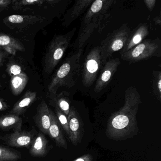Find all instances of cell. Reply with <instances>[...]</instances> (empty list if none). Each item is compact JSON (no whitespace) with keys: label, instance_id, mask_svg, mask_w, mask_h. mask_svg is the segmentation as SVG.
<instances>
[{"label":"cell","instance_id":"cell-5","mask_svg":"<svg viewBox=\"0 0 161 161\" xmlns=\"http://www.w3.org/2000/svg\"><path fill=\"white\" fill-rule=\"evenodd\" d=\"M131 33L130 28L125 24L107 35L99 47L102 65H104L114 53L122 49Z\"/></svg>","mask_w":161,"mask_h":161},{"label":"cell","instance_id":"cell-23","mask_svg":"<svg viewBox=\"0 0 161 161\" xmlns=\"http://www.w3.org/2000/svg\"><path fill=\"white\" fill-rule=\"evenodd\" d=\"M20 158L19 152L0 146V161H17Z\"/></svg>","mask_w":161,"mask_h":161},{"label":"cell","instance_id":"cell-22","mask_svg":"<svg viewBox=\"0 0 161 161\" xmlns=\"http://www.w3.org/2000/svg\"><path fill=\"white\" fill-rule=\"evenodd\" d=\"M28 77L24 72L12 76L11 79V91L13 95L18 96L24 90L28 82Z\"/></svg>","mask_w":161,"mask_h":161},{"label":"cell","instance_id":"cell-4","mask_svg":"<svg viewBox=\"0 0 161 161\" xmlns=\"http://www.w3.org/2000/svg\"><path fill=\"white\" fill-rule=\"evenodd\" d=\"M76 30V28H74L65 34L59 35L53 38L48 47L44 60V70L46 73H52L61 61Z\"/></svg>","mask_w":161,"mask_h":161},{"label":"cell","instance_id":"cell-33","mask_svg":"<svg viewBox=\"0 0 161 161\" xmlns=\"http://www.w3.org/2000/svg\"><path fill=\"white\" fill-rule=\"evenodd\" d=\"M0 87H1V84H0Z\"/></svg>","mask_w":161,"mask_h":161},{"label":"cell","instance_id":"cell-10","mask_svg":"<svg viewBox=\"0 0 161 161\" xmlns=\"http://www.w3.org/2000/svg\"><path fill=\"white\" fill-rule=\"evenodd\" d=\"M68 119L70 133L69 139L73 145L77 146L82 137L83 128L80 118L74 107L70 108Z\"/></svg>","mask_w":161,"mask_h":161},{"label":"cell","instance_id":"cell-19","mask_svg":"<svg viewBox=\"0 0 161 161\" xmlns=\"http://www.w3.org/2000/svg\"><path fill=\"white\" fill-rule=\"evenodd\" d=\"M48 150V141L44 134L40 133L34 138L30 150V153L35 157H42Z\"/></svg>","mask_w":161,"mask_h":161},{"label":"cell","instance_id":"cell-9","mask_svg":"<svg viewBox=\"0 0 161 161\" xmlns=\"http://www.w3.org/2000/svg\"><path fill=\"white\" fill-rule=\"evenodd\" d=\"M120 64L119 58H114L108 60L104 64V67L101 71V74L97 79L94 91L98 93L102 91L107 86L112 80L114 74L116 73L118 68Z\"/></svg>","mask_w":161,"mask_h":161},{"label":"cell","instance_id":"cell-16","mask_svg":"<svg viewBox=\"0 0 161 161\" xmlns=\"http://www.w3.org/2000/svg\"><path fill=\"white\" fill-rule=\"evenodd\" d=\"M50 0H14L12 1V8L14 11L21 12L39 9L48 5Z\"/></svg>","mask_w":161,"mask_h":161},{"label":"cell","instance_id":"cell-1","mask_svg":"<svg viewBox=\"0 0 161 161\" xmlns=\"http://www.w3.org/2000/svg\"><path fill=\"white\" fill-rule=\"evenodd\" d=\"M141 103L140 96L135 87L125 92L124 106L111 115L108 120L106 135L114 140L127 139L137 129L136 113Z\"/></svg>","mask_w":161,"mask_h":161},{"label":"cell","instance_id":"cell-6","mask_svg":"<svg viewBox=\"0 0 161 161\" xmlns=\"http://www.w3.org/2000/svg\"><path fill=\"white\" fill-rule=\"evenodd\" d=\"M161 40L159 38L147 39L124 53H120L121 59L130 63H134L153 56L160 57Z\"/></svg>","mask_w":161,"mask_h":161},{"label":"cell","instance_id":"cell-26","mask_svg":"<svg viewBox=\"0 0 161 161\" xmlns=\"http://www.w3.org/2000/svg\"><path fill=\"white\" fill-rule=\"evenodd\" d=\"M7 72L11 77L21 73L22 69L20 66L16 64H11L7 66Z\"/></svg>","mask_w":161,"mask_h":161},{"label":"cell","instance_id":"cell-12","mask_svg":"<svg viewBox=\"0 0 161 161\" xmlns=\"http://www.w3.org/2000/svg\"><path fill=\"white\" fill-rule=\"evenodd\" d=\"M93 2V0H79L76 1L64 16L62 25L64 27H68L87 10Z\"/></svg>","mask_w":161,"mask_h":161},{"label":"cell","instance_id":"cell-2","mask_svg":"<svg viewBox=\"0 0 161 161\" xmlns=\"http://www.w3.org/2000/svg\"><path fill=\"white\" fill-rule=\"evenodd\" d=\"M113 0H97L93 2L85 14L78 36L72 45L74 49H81L95 31H101L109 21L110 10Z\"/></svg>","mask_w":161,"mask_h":161},{"label":"cell","instance_id":"cell-7","mask_svg":"<svg viewBox=\"0 0 161 161\" xmlns=\"http://www.w3.org/2000/svg\"><path fill=\"white\" fill-rule=\"evenodd\" d=\"M102 64L99 47L92 49L86 55L83 65L82 82L85 87L91 86L100 70Z\"/></svg>","mask_w":161,"mask_h":161},{"label":"cell","instance_id":"cell-11","mask_svg":"<svg viewBox=\"0 0 161 161\" xmlns=\"http://www.w3.org/2000/svg\"><path fill=\"white\" fill-rule=\"evenodd\" d=\"M2 138L10 147L28 148L31 146L34 137L31 132L18 130Z\"/></svg>","mask_w":161,"mask_h":161},{"label":"cell","instance_id":"cell-29","mask_svg":"<svg viewBox=\"0 0 161 161\" xmlns=\"http://www.w3.org/2000/svg\"><path fill=\"white\" fill-rule=\"evenodd\" d=\"M144 2L146 3L147 7L148 8L149 10L151 12L155 6L156 1L155 0H145Z\"/></svg>","mask_w":161,"mask_h":161},{"label":"cell","instance_id":"cell-21","mask_svg":"<svg viewBox=\"0 0 161 161\" xmlns=\"http://www.w3.org/2000/svg\"><path fill=\"white\" fill-rule=\"evenodd\" d=\"M22 119L19 116L9 114L0 117V129L3 130L13 129L14 131H21Z\"/></svg>","mask_w":161,"mask_h":161},{"label":"cell","instance_id":"cell-8","mask_svg":"<svg viewBox=\"0 0 161 161\" xmlns=\"http://www.w3.org/2000/svg\"><path fill=\"white\" fill-rule=\"evenodd\" d=\"M45 19V18L40 16L12 15L5 18L3 21L10 29L21 31L42 22Z\"/></svg>","mask_w":161,"mask_h":161},{"label":"cell","instance_id":"cell-31","mask_svg":"<svg viewBox=\"0 0 161 161\" xmlns=\"http://www.w3.org/2000/svg\"><path fill=\"white\" fill-rule=\"evenodd\" d=\"M9 108V105L4 101V100L0 98V111H5Z\"/></svg>","mask_w":161,"mask_h":161},{"label":"cell","instance_id":"cell-28","mask_svg":"<svg viewBox=\"0 0 161 161\" xmlns=\"http://www.w3.org/2000/svg\"><path fill=\"white\" fill-rule=\"evenodd\" d=\"M93 157L90 154H86L83 156H80L79 158L75 159L73 161H92Z\"/></svg>","mask_w":161,"mask_h":161},{"label":"cell","instance_id":"cell-30","mask_svg":"<svg viewBox=\"0 0 161 161\" xmlns=\"http://www.w3.org/2000/svg\"><path fill=\"white\" fill-rule=\"evenodd\" d=\"M1 49H0V66L2 65L3 64L5 61V59L9 55V53H7L5 51H3Z\"/></svg>","mask_w":161,"mask_h":161},{"label":"cell","instance_id":"cell-17","mask_svg":"<svg viewBox=\"0 0 161 161\" xmlns=\"http://www.w3.org/2000/svg\"><path fill=\"white\" fill-rule=\"evenodd\" d=\"M0 49H3L6 53L15 55L17 51L24 52V46L16 39L8 35L0 33Z\"/></svg>","mask_w":161,"mask_h":161},{"label":"cell","instance_id":"cell-27","mask_svg":"<svg viewBox=\"0 0 161 161\" xmlns=\"http://www.w3.org/2000/svg\"><path fill=\"white\" fill-rule=\"evenodd\" d=\"M12 1L0 0V14L6 10L12 4Z\"/></svg>","mask_w":161,"mask_h":161},{"label":"cell","instance_id":"cell-32","mask_svg":"<svg viewBox=\"0 0 161 161\" xmlns=\"http://www.w3.org/2000/svg\"><path fill=\"white\" fill-rule=\"evenodd\" d=\"M153 21H154V23L156 25H159V26H161V15L159 16L156 17L155 18L153 19Z\"/></svg>","mask_w":161,"mask_h":161},{"label":"cell","instance_id":"cell-15","mask_svg":"<svg viewBox=\"0 0 161 161\" xmlns=\"http://www.w3.org/2000/svg\"><path fill=\"white\" fill-rule=\"evenodd\" d=\"M149 34L148 28L146 24H141L130 35L124 47L121 50L120 53H124L134 47L141 43Z\"/></svg>","mask_w":161,"mask_h":161},{"label":"cell","instance_id":"cell-13","mask_svg":"<svg viewBox=\"0 0 161 161\" xmlns=\"http://www.w3.org/2000/svg\"><path fill=\"white\" fill-rule=\"evenodd\" d=\"M34 120L37 128L44 134L49 135L51 124L50 109L47 103L42 100L36 110Z\"/></svg>","mask_w":161,"mask_h":161},{"label":"cell","instance_id":"cell-20","mask_svg":"<svg viewBox=\"0 0 161 161\" xmlns=\"http://www.w3.org/2000/svg\"><path fill=\"white\" fill-rule=\"evenodd\" d=\"M69 95L68 92H63L59 95H50L49 96L51 104L60 109L67 116H68L71 108Z\"/></svg>","mask_w":161,"mask_h":161},{"label":"cell","instance_id":"cell-14","mask_svg":"<svg viewBox=\"0 0 161 161\" xmlns=\"http://www.w3.org/2000/svg\"><path fill=\"white\" fill-rule=\"evenodd\" d=\"M51 124L49 135L54 139L56 146L65 149L68 148L67 143L62 131V127L54 113L50 109Z\"/></svg>","mask_w":161,"mask_h":161},{"label":"cell","instance_id":"cell-24","mask_svg":"<svg viewBox=\"0 0 161 161\" xmlns=\"http://www.w3.org/2000/svg\"><path fill=\"white\" fill-rule=\"evenodd\" d=\"M55 115L57 117V119H58L61 127L64 129L69 138V136H70V133H69L68 116H67L60 109L57 108H55Z\"/></svg>","mask_w":161,"mask_h":161},{"label":"cell","instance_id":"cell-3","mask_svg":"<svg viewBox=\"0 0 161 161\" xmlns=\"http://www.w3.org/2000/svg\"><path fill=\"white\" fill-rule=\"evenodd\" d=\"M83 49H79L65 59L62 65L53 76L48 86L50 95H56L57 90L62 86L73 87L80 76V58Z\"/></svg>","mask_w":161,"mask_h":161},{"label":"cell","instance_id":"cell-18","mask_svg":"<svg viewBox=\"0 0 161 161\" xmlns=\"http://www.w3.org/2000/svg\"><path fill=\"white\" fill-rule=\"evenodd\" d=\"M36 98V92L34 91H27L22 96V97L15 103L11 111V113L18 116L24 114L30 105L35 101Z\"/></svg>","mask_w":161,"mask_h":161},{"label":"cell","instance_id":"cell-25","mask_svg":"<svg viewBox=\"0 0 161 161\" xmlns=\"http://www.w3.org/2000/svg\"><path fill=\"white\" fill-rule=\"evenodd\" d=\"M153 93L157 96L159 99L161 97V72L160 71L153 72Z\"/></svg>","mask_w":161,"mask_h":161}]
</instances>
